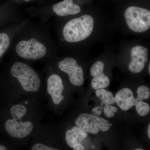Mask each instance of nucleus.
I'll return each instance as SVG.
<instances>
[{"mask_svg": "<svg viewBox=\"0 0 150 150\" xmlns=\"http://www.w3.org/2000/svg\"><path fill=\"white\" fill-rule=\"evenodd\" d=\"M45 114L40 100L28 98L9 103L2 112V130L7 139L22 149L27 148L33 133Z\"/></svg>", "mask_w": 150, "mask_h": 150, "instance_id": "nucleus-1", "label": "nucleus"}, {"mask_svg": "<svg viewBox=\"0 0 150 150\" xmlns=\"http://www.w3.org/2000/svg\"><path fill=\"white\" fill-rule=\"evenodd\" d=\"M9 49L13 57L32 64L47 62L56 55L58 46L51 36L47 22L28 20L15 35Z\"/></svg>", "mask_w": 150, "mask_h": 150, "instance_id": "nucleus-2", "label": "nucleus"}, {"mask_svg": "<svg viewBox=\"0 0 150 150\" xmlns=\"http://www.w3.org/2000/svg\"><path fill=\"white\" fill-rule=\"evenodd\" d=\"M1 85L7 104L28 98L41 100L45 98V74L32 64L17 58L13 57Z\"/></svg>", "mask_w": 150, "mask_h": 150, "instance_id": "nucleus-3", "label": "nucleus"}, {"mask_svg": "<svg viewBox=\"0 0 150 150\" xmlns=\"http://www.w3.org/2000/svg\"><path fill=\"white\" fill-rule=\"evenodd\" d=\"M97 26L96 17L92 13L57 18L56 30L59 46L68 50L78 48L95 34Z\"/></svg>", "mask_w": 150, "mask_h": 150, "instance_id": "nucleus-4", "label": "nucleus"}, {"mask_svg": "<svg viewBox=\"0 0 150 150\" xmlns=\"http://www.w3.org/2000/svg\"><path fill=\"white\" fill-rule=\"evenodd\" d=\"M46 77L45 98L49 109L59 113L67 100L66 84L64 79L48 63L43 69Z\"/></svg>", "mask_w": 150, "mask_h": 150, "instance_id": "nucleus-5", "label": "nucleus"}, {"mask_svg": "<svg viewBox=\"0 0 150 150\" xmlns=\"http://www.w3.org/2000/svg\"><path fill=\"white\" fill-rule=\"evenodd\" d=\"M48 63L54 70L66 79L72 86L80 87L83 85L84 75L82 67L72 56L59 57L56 55L50 58Z\"/></svg>", "mask_w": 150, "mask_h": 150, "instance_id": "nucleus-6", "label": "nucleus"}, {"mask_svg": "<svg viewBox=\"0 0 150 150\" xmlns=\"http://www.w3.org/2000/svg\"><path fill=\"white\" fill-rule=\"evenodd\" d=\"M59 131L51 123H40L35 127L27 149L58 150L61 149Z\"/></svg>", "mask_w": 150, "mask_h": 150, "instance_id": "nucleus-7", "label": "nucleus"}, {"mask_svg": "<svg viewBox=\"0 0 150 150\" xmlns=\"http://www.w3.org/2000/svg\"><path fill=\"white\" fill-rule=\"evenodd\" d=\"M123 20L129 31L136 34H144L150 28V11L142 7H128L123 13Z\"/></svg>", "mask_w": 150, "mask_h": 150, "instance_id": "nucleus-8", "label": "nucleus"}, {"mask_svg": "<svg viewBox=\"0 0 150 150\" xmlns=\"http://www.w3.org/2000/svg\"><path fill=\"white\" fill-rule=\"evenodd\" d=\"M76 126L89 134L96 135L99 131L106 132L109 130L110 123L104 118L90 113H82L75 120Z\"/></svg>", "mask_w": 150, "mask_h": 150, "instance_id": "nucleus-9", "label": "nucleus"}, {"mask_svg": "<svg viewBox=\"0 0 150 150\" xmlns=\"http://www.w3.org/2000/svg\"><path fill=\"white\" fill-rule=\"evenodd\" d=\"M130 48L129 71L133 74H139L143 71L149 61V49L144 45L139 44L132 45Z\"/></svg>", "mask_w": 150, "mask_h": 150, "instance_id": "nucleus-10", "label": "nucleus"}, {"mask_svg": "<svg viewBox=\"0 0 150 150\" xmlns=\"http://www.w3.org/2000/svg\"><path fill=\"white\" fill-rule=\"evenodd\" d=\"M66 129L63 136L67 146L74 150H84L82 143L87 137V133L76 125Z\"/></svg>", "mask_w": 150, "mask_h": 150, "instance_id": "nucleus-11", "label": "nucleus"}, {"mask_svg": "<svg viewBox=\"0 0 150 150\" xmlns=\"http://www.w3.org/2000/svg\"><path fill=\"white\" fill-rule=\"evenodd\" d=\"M104 64L101 61H97L91 66L90 71L93 77L91 86L93 89L105 88L110 84V79L104 74Z\"/></svg>", "mask_w": 150, "mask_h": 150, "instance_id": "nucleus-12", "label": "nucleus"}, {"mask_svg": "<svg viewBox=\"0 0 150 150\" xmlns=\"http://www.w3.org/2000/svg\"><path fill=\"white\" fill-rule=\"evenodd\" d=\"M115 103L123 111L131 109L134 106L136 101L133 91L127 88L119 91L115 95Z\"/></svg>", "mask_w": 150, "mask_h": 150, "instance_id": "nucleus-13", "label": "nucleus"}, {"mask_svg": "<svg viewBox=\"0 0 150 150\" xmlns=\"http://www.w3.org/2000/svg\"><path fill=\"white\" fill-rule=\"evenodd\" d=\"M96 96L101 100V104L103 105H111L115 103V98L111 92L108 91L104 88L96 90Z\"/></svg>", "mask_w": 150, "mask_h": 150, "instance_id": "nucleus-14", "label": "nucleus"}, {"mask_svg": "<svg viewBox=\"0 0 150 150\" xmlns=\"http://www.w3.org/2000/svg\"><path fill=\"white\" fill-rule=\"evenodd\" d=\"M136 110L138 114L141 116H145L149 113L150 107L149 105L143 100L137 101L135 104Z\"/></svg>", "mask_w": 150, "mask_h": 150, "instance_id": "nucleus-15", "label": "nucleus"}, {"mask_svg": "<svg viewBox=\"0 0 150 150\" xmlns=\"http://www.w3.org/2000/svg\"><path fill=\"white\" fill-rule=\"evenodd\" d=\"M137 101L147 100L149 98L150 91L149 88L146 86H141L138 87L137 90Z\"/></svg>", "mask_w": 150, "mask_h": 150, "instance_id": "nucleus-16", "label": "nucleus"}, {"mask_svg": "<svg viewBox=\"0 0 150 150\" xmlns=\"http://www.w3.org/2000/svg\"><path fill=\"white\" fill-rule=\"evenodd\" d=\"M103 112L105 117L108 118H113L115 112H117L118 109L115 106L109 105H105L103 107Z\"/></svg>", "mask_w": 150, "mask_h": 150, "instance_id": "nucleus-17", "label": "nucleus"}, {"mask_svg": "<svg viewBox=\"0 0 150 150\" xmlns=\"http://www.w3.org/2000/svg\"><path fill=\"white\" fill-rule=\"evenodd\" d=\"M103 106H104V105L103 104H101L99 106H97V107L93 108L92 109V112H93L94 115H97V116H100L102 114Z\"/></svg>", "mask_w": 150, "mask_h": 150, "instance_id": "nucleus-18", "label": "nucleus"}, {"mask_svg": "<svg viewBox=\"0 0 150 150\" xmlns=\"http://www.w3.org/2000/svg\"><path fill=\"white\" fill-rule=\"evenodd\" d=\"M147 134L148 137H149V139H150V124H149V126H148V129H147Z\"/></svg>", "mask_w": 150, "mask_h": 150, "instance_id": "nucleus-19", "label": "nucleus"}, {"mask_svg": "<svg viewBox=\"0 0 150 150\" xmlns=\"http://www.w3.org/2000/svg\"><path fill=\"white\" fill-rule=\"evenodd\" d=\"M148 71H149V74H150V62H149V67H148Z\"/></svg>", "mask_w": 150, "mask_h": 150, "instance_id": "nucleus-20", "label": "nucleus"}, {"mask_svg": "<svg viewBox=\"0 0 150 150\" xmlns=\"http://www.w3.org/2000/svg\"><path fill=\"white\" fill-rule=\"evenodd\" d=\"M136 150H143L142 149H136Z\"/></svg>", "mask_w": 150, "mask_h": 150, "instance_id": "nucleus-21", "label": "nucleus"}, {"mask_svg": "<svg viewBox=\"0 0 150 150\" xmlns=\"http://www.w3.org/2000/svg\"></svg>", "mask_w": 150, "mask_h": 150, "instance_id": "nucleus-22", "label": "nucleus"}]
</instances>
